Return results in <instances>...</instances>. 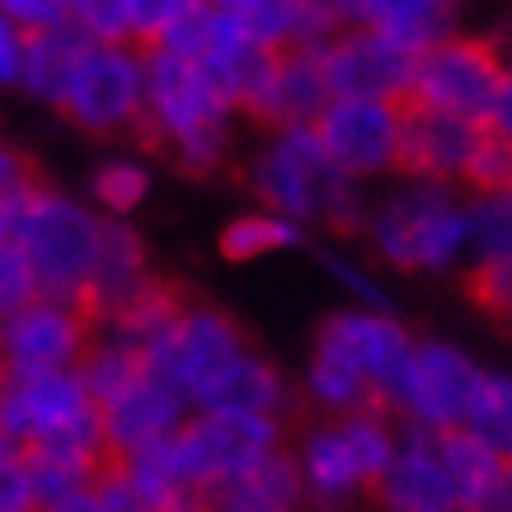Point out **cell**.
<instances>
[{
  "mask_svg": "<svg viewBox=\"0 0 512 512\" xmlns=\"http://www.w3.org/2000/svg\"><path fill=\"white\" fill-rule=\"evenodd\" d=\"M508 80V57H503V38H466L456 33L428 57H419V76L409 104L433 113H451L466 123H489L494 99Z\"/></svg>",
  "mask_w": 512,
  "mask_h": 512,
  "instance_id": "52a82bcc",
  "label": "cell"
},
{
  "mask_svg": "<svg viewBox=\"0 0 512 512\" xmlns=\"http://www.w3.org/2000/svg\"><path fill=\"white\" fill-rule=\"evenodd\" d=\"M33 301H38V278H33L29 259H24L19 240H5V235H0V325H5L10 315L29 311Z\"/></svg>",
  "mask_w": 512,
  "mask_h": 512,
  "instance_id": "f546056e",
  "label": "cell"
},
{
  "mask_svg": "<svg viewBox=\"0 0 512 512\" xmlns=\"http://www.w3.org/2000/svg\"><path fill=\"white\" fill-rule=\"evenodd\" d=\"M334 104V90H329L325 76V57L315 47H287L278 62V80H273V94H268L264 123L268 132H282V127H315L325 118V109Z\"/></svg>",
  "mask_w": 512,
  "mask_h": 512,
  "instance_id": "ffe728a7",
  "label": "cell"
},
{
  "mask_svg": "<svg viewBox=\"0 0 512 512\" xmlns=\"http://www.w3.org/2000/svg\"><path fill=\"white\" fill-rule=\"evenodd\" d=\"M43 512H109V508H104V498L94 494V484H90V489H76V494L57 498V503L43 508Z\"/></svg>",
  "mask_w": 512,
  "mask_h": 512,
  "instance_id": "74e56055",
  "label": "cell"
},
{
  "mask_svg": "<svg viewBox=\"0 0 512 512\" xmlns=\"http://www.w3.org/2000/svg\"><path fill=\"white\" fill-rule=\"evenodd\" d=\"M24 52H29V38L19 33L15 19L0 10V85H19V76H24Z\"/></svg>",
  "mask_w": 512,
  "mask_h": 512,
  "instance_id": "e575fe53",
  "label": "cell"
},
{
  "mask_svg": "<svg viewBox=\"0 0 512 512\" xmlns=\"http://www.w3.org/2000/svg\"><path fill=\"white\" fill-rule=\"evenodd\" d=\"M400 437L390 433V414H348L320 419L296 442V466L306 480V498L320 512H339L367 494L390 470Z\"/></svg>",
  "mask_w": 512,
  "mask_h": 512,
  "instance_id": "7a4b0ae2",
  "label": "cell"
},
{
  "mask_svg": "<svg viewBox=\"0 0 512 512\" xmlns=\"http://www.w3.org/2000/svg\"><path fill=\"white\" fill-rule=\"evenodd\" d=\"M503 57H508V71H512V29L503 33Z\"/></svg>",
  "mask_w": 512,
  "mask_h": 512,
  "instance_id": "60d3db41",
  "label": "cell"
},
{
  "mask_svg": "<svg viewBox=\"0 0 512 512\" xmlns=\"http://www.w3.org/2000/svg\"><path fill=\"white\" fill-rule=\"evenodd\" d=\"M10 451L15 447H10V437H5V428H0V456H10Z\"/></svg>",
  "mask_w": 512,
  "mask_h": 512,
  "instance_id": "b9f144b4",
  "label": "cell"
},
{
  "mask_svg": "<svg viewBox=\"0 0 512 512\" xmlns=\"http://www.w3.org/2000/svg\"><path fill=\"white\" fill-rule=\"evenodd\" d=\"M151 278H156V273H151L146 240H141L127 221H104V240H99V259H94V278H90L85 301H80V311L90 315L94 329H104Z\"/></svg>",
  "mask_w": 512,
  "mask_h": 512,
  "instance_id": "e0dca14e",
  "label": "cell"
},
{
  "mask_svg": "<svg viewBox=\"0 0 512 512\" xmlns=\"http://www.w3.org/2000/svg\"><path fill=\"white\" fill-rule=\"evenodd\" d=\"M343 24L381 33L386 43L404 47L409 57H428L433 47L456 38V10L433 0H367V5H339Z\"/></svg>",
  "mask_w": 512,
  "mask_h": 512,
  "instance_id": "ac0fdd59",
  "label": "cell"
},
{
  "mask_svg": "<svg viewBox=\"0 0 512 512\" xmlns=\"http://www.w3.org/2000/svg\"><path fill=\"white\" fill-rule=\"evenodd\" d=\"M94 423H99V409H94L80 372L15 376L0 390V428L15 451H33L43 442L80 433V428H94Z\"/></svg>",
  "mask_w": 512,
  "mask_h": 512,
  "instance_id": "9c48e42d",
  "label": "cell"
},
{
  "mask_svg": "<svg viewBox=\"0 0 512 512\" xmlns=\"http://www.w3.org/2000/svg\"><path fill=\"white\" fill-rule=\"evenodd\" d=\"M76 372H80V381H85V390H90L94 409H104V404L118 400L123 390L137 386L141 376H151V362H146V353L132 348V343L113 339V334H94L90 353H85V362H80Z\"/></svg>",
  "mask_w": 512,
  "mask_h": 512,
  "instance_id": "cb8c5ba5",
  "label": "cell"
},
{
  "mask_svg": "<svg viewBox=\"0 0 512 512\" xmlns=\"http://www.w3.org/2000/svg\"><path fill=\"white\" fill-rule=\"evenodd\" d=\"M325 268L334 273V278H343V287H353L362 301H367V311H386V296H381V287L376 282H367V273L357 264H348L343 254H325Z\"/></svg>",
  "mask_w": 512,
  "mask_h": 512,
  "instance_id": "d590c367",
  "label": "cell"
},
{
  "mask_svg": "<svg viewBox=\"0 0 512 512\" xmlns=\"http://www.w3.org/2000/svg\"><path fill=\"white\" fill-rule=\"evenodd\" d=\"M254 202H264V212L287 217L296 226L320 221L334 235L367 231V207L357 198V184L329 160L320 146L315 127H282L268 132V141L235 170Z\"/></svg>",
  "mask_w": 512,
  "mask_h": 512,
  "instance_id": "6da1fadb",
  "label": "cell"
},
{
  "mask_svg": "<svg viewBox=\"0 0 512 512\" xmlns=\"http://www.w3.org/2000/svg\"><path fill=\"white\" fill-rule=\"evenodd\" d=\"M90 38L80 33L76 24V5H71V24L52 33H38L29 38V52H24V76H19V90L33 94L38 104L47 109H62L66 90H71V76H76V66L85 62V52H90Z\"/></svg>",
  "mask_w": 512,
  "mask_h": 512,
  "instance_id": "44dd1931",
  "label": "cell"
},
{
  "mask_svg": "<svg viewBox=\"0 0 512 512\" xmlns=\"http://www.w3.org/2000/svg\"><path fill=\"white\" fill-rule=\"evenodd\" d=\"M15 240L29 259L33 278H38V296L62 301V306L85 301L94 259H99V240H104V217L90 202H76L71 193L47 184L24 212Z\"/></svg>",
  "mask_w": 512,
  "mask_h": 512,
  "instance_id": "3957f363",
  "label": "cell"
},
{
  "mask_svg": "<svg viewBox=\"0 0 512 512\" xmlns=\"http://www.w3.org/2000/svg\"><path fill=\"white\" fill-rule=\"evenodd\" d=\"M325 57V76L334 99H381V104H409L414 94V76H419V57H409L404 47L386 43L381 33L348 24L329 47H320Z\"/></svg>",
  "mask_w": 512,
  "mask_h": 512,
  "instance_id": "4fadbf2b",
  "label": "cell"
},
{
  "mask_svg": "<svg viewBox=\"0 0 512 512\" xmlns=\"http://www.w3.org/2000/svg\"><path fill=\"white\" fill-rule=\"evenodd\" d=\"M0 10L15 19L24 38H38V33H52V29H62V24H71V5H62V0H5Z\"/></svg>",
  "mask_w": 512,
  "mask_h": 512,
  "instance_id": "d6a6232c",
  "label": "cell"
},
{
  "mask_svg": "<svg viewBox=\"0 0 512 512\" xmlns=\"http://www.w3.org/2000/svg\"><path fill=\"white\" fill-rule=\"evenodd\" d=\"M470 245L480 249V259L512 254V193H489L470 202Z\"/></svg>",
  "mask_w": 512,
  "mask_h": 512,
  "instance_id": "83f0119b",
  "label": "cell"
},
{
  "mask_svg": "<svg viewBox=\"0 0 512 512\" xmlns=\"http://www.w3.org/2000/svg\"><path fill=\"white\" fill-rule=\"evenodd\" d=\"M484 132H494L498 141H508V146H512V71H508V80H503V90H498L494 113H489Z\"/></svg>",
  "mask_w": 512,
  "mask_h": 512,
  "instance_id": "8d00e7d4",
  "label": "cell"
},
{
  "mask_svg": "<svg viewBox=\"0 0 512 512\" xmlns=\"http://www.w3.org/2000/svg\"><path fill=\"white\" fill-rule=\"evenodd\" d=\"M0 512H38V489L19 451L0 456Z\"/></svg>",
  "mask_w": 512,
  "mask_h": 512,
  "instance_id": "836d02e7",
  "label": "cell"
},
{
  "mask_svg": "<svg viewBox=\"0 0 512 512\" xmlns=\"http://www.w3.org/2000/svg\"><path fill=\"white\" fill-rule=\"evenodd\" d=\"M466 184L480 193V198H489V193H512V146L508 141H498L494 132H484L480 151H475V160H470L466 170Z\"/></svg>",
  "mask_w": 512,
  "mask_h": 512,
  "instance_id": "1f68e13d",
  "label": "cell"
},
{
  "mask_svg": "<svg viewBox=\"0 0 512 512\" xmlns=\"http://www.w3.org/2000/svg\"><path fill=\"white\" fill-rule=\"evenodd\" d=\"M367 240L400 273H437L470 245V207L451 184H404L367 217Z\"/></svg>",
  "mask_w": 512,
  "mask_h": 512,
  "instance_id": "277c9868",
  "label": "cell"
},
{
  "mask_svg": "<svg viewBox=\"0 0 512 512\" xmlns=\"http://www.w3.org/2000/svg\"><path fill=\"white\" fill-rule=\"evenodd\" d=\"M466 296L484 315H498L512 325V254L503 259H480L466 273Z\"/></svg>",
  "mask_w": 512,
  "mask_h": 512,
  "instance_id": "f1b7e54d",
  "label": "cell"
},
{
  "mask_svg": "<svg viewBox=\"0 0 512 512\" xmlns=\"http://www.w3.org/2000/svg\"><path fill=\"white\" fill-rule=\"evenodd\" d=\"M292 404H296V395H292V386L282 381V372L264 353L249 348L231 372L202 395L193 414H249V419H282L287 423Z\"/></svg>",
  "mask_w": 512,
  "mask_h": 512,
  "instance_id": "d6986e66",
  "label": "cell"
},
{
  "mask_svg": "<svg viewBox=\"0 0 512 512\" xmlns=\"http://www.w3.org/2000/svg\"><path fill=\"white\" fill-rule=\"evenodd\" d=\"M480 141H484L480 123L419 109V104H404L400 170L409 174L414 184H451V179H466Z\"/></svg>",
  "mask_w": 512,
  "mask_h": 512,
  "instance_id": "9a60e30c",
  "label": "cell"
},
{
  "mask_svg": "<svg viewBox=\"0 0 512 512\" xmlns=\"http://www.w3.org/2000/svg\"><path fill=\"white\" fill-rule=\"evenodd\" d=\"M71 127L90 137H132L137 141L146 118V57L141 47H104L94 43L71 76L62 109Z\"/></svg>",
  "mask_w": 512,
  "mask_h": 512,
  "instance_id": "8992f818",
  "label": "cell"
},
{
  "mask_svg": "<svg viewBox=\"0 0 512 512\" xmlns=\"http://www.w3.org/2000/svg\"><path fill=\"white\" fill-rule=\"evenodd\" d=\"M372 503L376 512H466L442 456H437V433L404 428L395 461L372 489Z\"/></svg>",
  "mask_w": 512,
  "mask_h": 512,
  "instance_id": "5bb4252c",
  "label": "cell"
},
{
  "mask_svg": "<svg viewBox=\"0 0 512 512\" xmlns=\"http://www.w3.org/2000/svg\"><path fill=\"white\" fill-rule=\"evenodd\" d=\"M475 512H512V466L498 475V484L489 489V498H484Z\"/></svg>",
  "mask_w": 512,
  "mask_h": 512,
  "instance_id": "f35d334b",
  "label": "cell"
},
{
  "mask_svg": "<svg viewBox=\"0 0 512 512\" xmlns=\"http://www.w3.org/2000/svg\"><path fill=\"white\" fill-rule=\"evenodd\" d=\"M47 188L43 170H38V160L29 151H19V146H5L0 141V235L5 240H15L19 221L24 212L33 207V198Z\"/></svg>",
  "mask_w": 512,
  "mask_h": 512,
  "instance_id": "4316f807",
  "label": "cell"
},
{
  "mask_svg": "<svg viewBox=\"0 0 512 512\" xmlns=\"http://www.w3.org/2000/svg\"><path fill=\"white\" fill-rule=\"evenodd\" d=\"M179 512H207V508H179Z\"/></svg>",
  "mask_w": 512,
  "mask_h": 512,
  "instance_id": "ee69618b",
  "label": "cell"
},
{
  "mask_svg": "<svg viewBox=\"0 0 512 512\" xmlns=\"http://www.w3.org/2000/svg\"><path fill=\"white\" fill-rule=\"evenodd\" d=\"M76 24L90 43L132 47V0H80Z\"/></svg>",
  "mask_w": 512,
  "mask_h": 512,
  "instance_id": "4dcf8cb0",
  "label": "cell"
},
{
  "mask_svg": "<svg viewBox=\"0 0 512 512\" xmlns=\"http://www.w3.org/2000/svg\"><path fill=\"white\" fill-rule=\"evenodd\" d=\"M5 381H10V376H5V357H0V390H5Z\"/></svg>",
  "mask_w": 512,
  "mask_h": 512,
  "instance_id": "7bdbcfd3",
  "label": "cell"
},
{
  "mask_svg": "<svg viewBox=\"0 0 512 512\" xmlns=\"http://www.w3.org/2000/svg\"><path fill=\"white\" fill-rule=\"evenodd\" d=\"M207 512H282V508H268V503H249V498H235V494H212L202 503Z\"/></svg>",
  "mask_w": 512,
  "mask_h": 512,
  "instance_id": "ab89813d",
  "label": "cell"
},
{
  "mask_svg": "<svg viewBox=\"0 0 512 512\" xmlns=\"http://www.w3.org/2000/svg\"><path fill=\"white\" fill-rule=\"evenodd\" d=\"M249 348H254V343H249L245 325H240L231 311L207 306V301L193 296V306H188V311L179 315V325L151 348L146 362H151V376H156L160 386H170L174 395L188 404V414H193L202 395L217 386Z\"/></svg>",
  "mask_w": 512,
  "mask_h": 512,
  "instance_id": "5b68a950",
  "label": "cell"
},
{
  "mask_svg": "<svg viewBox=\"0 0 512 512\" xmlns=\"http://www.w3.org/2000/svg\"><path fill=\"white\" fill-rule=\"evenodd\" d=\"M480 381L484 372L461 348L423 339L414 343V357H409L400 386L390 395V414H400L409 428H428V433L466 428V414L475 404Z\"/></svg>",
  "mask_w": 512,
  "mask_h": 512,
  "instance_id": "ba28073f",
  "label": "cell"
},
{
  "mask_svg": "<svg viewBox=\"0 0 512 512\" xmlns=\"http://www.w3.org/2000/svg\"><path fill=\"white\" fill-rule=\"evenodd\" d=\"M315 357L357 372L390 414V395L414 357V334L386 311H339L315 329Z\"/></svg>",
  "mask_w": 512,
  "mask_h": 512,
  "instance_id": "30bf717a",
  "label": "cell"
},
{
  "mask_svg": "<svg viewBox=\"0 0 512 512\" xmlns=\"http://www.w3.org/2000/svg\"><path fill=\"white\" fill-rule=\"evenodd\" d=\"M315 137L329 151L348 179H372V174L400 170V141H404V104L381 99H334L325 118L315 123Z\"/></svg>",
  "mask_w": 512,
  "mask_h": 512,
  "instance_id": "7c38bea8",
  "label": "cell"
},
{
  "mask_svg": "<svg viewBox=\"0 0 512 512\" xmlns=\"http://www.w3.org/2000/svg\"><path fill=\"white\" fill-rule=\"evenodd\" d=\"M466 433L480 437L484 447L512 466V376L484 372L480 390H475V404L466 414Z\"/></svg>",
  "mask_w": 512,
  "mask_h": 512,
  "instance_id": "484cf974",
  "label": "cell"
},
{
  "mask_svg": "<svg viewBox=\"0 0 512 512\" xmlns=\"http://www.w3.org/2000/svg\"><path fill=\"white\" fill-rule=\"evenodd\" d=\"M306 240V226H296L287 217H273V212H240L221 226L217 235V254L226 264H254V259H268V254H282V249H296Z\"/></svg>",
  "mask_w": 512,
  "mask_h": 512,
  "instance_id": "603a6c76",
  "label": "cell"
},
{
  "mask_svg": "<svg viewBox=\"0 0 512 512\" xmlns=\"http://www.w3.org/2000/svg\"><path fill=\"white\" fill-rule=\"evenodd\" d=\"M437 456H442V466H447L451 484H456V494H461V508L475 512L489 498V489L498 484V475L508 470L503 456L484 447L480 437H470L466 428H451V433H437Z\"/></svg>",
  "mask_w": 512,
  "mask_h": 512,
  "instance_id": "7402d4cb",
  "label": "cell"
},
{
  "mask_svg": "<svg viewBox=\"0 0 512 512\" xmlns=\"http://www.w3.org/2000/svg\"><path fill=\"white\" fill-rule=\"evenodd\" d=\"M188 419H193L188 404L170 386H160L156 376H141L132 390H123L118 400H109L99 409L104 447H109L113 461H127V456H141V451L170 442Z\"/></svg>",
  "mask_w": 512,
  "mask_h": 512,
  "instance_id": "2e32d148",
  "label": "cell"
},
{
  "mask_svg": "<svg viewBox=\"0 0 512 512\" xmlns=\"http://www.w3.org/2000/svg\"><path fill=\"white\" fill-rule=\"evenodd\" d=\"M151 193V170L132 156H113L90 170V202L104 221H123Z\"/></svg>",
  "mask_w": 512,
  "mask_h": 512,
  "instance_id": "d4e9b609",
  "label": "cell"
},
{
  "mask_svg": "<svg viewBox=\"0 0 512 512\" xmlns=\"http://www.w3.org/2000/svg\"><path fill=\"white\" fill-rule=\"evenodd\" d=\"M99 329L80 306H62L38 296L29 311L10 315L0 325V357L5 376H47V372H76Z\"/></svg>",
  "mask_w": 512,
  "mask_h": 512,
  "instance_id": "8fae6325",
  "label": "cell"
}]
</instances>
